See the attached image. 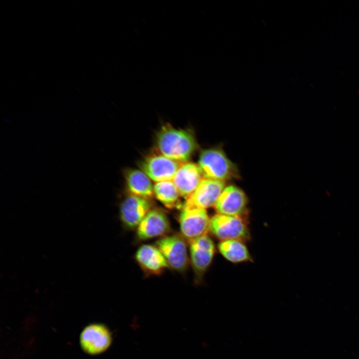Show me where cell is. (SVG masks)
<instances>
[{
	"mask_svg": "<svg viewBox=\"0 0 359 359\" xmlns=\"http://www.w3.org/2000/svg\"><path fill=\"white\" fill-rule=\"evenodd\" d=\"M80 342L81 348L87 354H99L107 350L111 345V333L104 325L90 324L82 332Z\"/></svg>",
	"mask_w": 359,
	"mask_h": 359,
	"instance_id": "obj_12",
	"label": "cell"
},
{
	"mask_svg": "<svg viewBox=\"0 0 359 359\" xmlns=\"http://www.w3.org/2000/svg\"><path fill=\"white\" fill-rule=\"evenodd\" d=\"M152 209L148 199L130 194L121 203L120 220L125 228L133 230Z\"/></svg>",
	"mask_w": 359,
	"mask_h": 359,
	"instance_id": "obj_8",
	"label": "cell"
},
{
	"mask_svg": "<svg viewBox=\"0 0 359 359\" xmlns=\"http://www.w3.org/2000/svg\"><path fill=\"white\" fill-rule=\"evenodd\" d=\"M154 194L157 199L169 208L179 205L180 193L173 180L156 182L154 185Z\"/></svg>",
	"mask_w": 359,
	"mask_h": 359,
	"instance_id": "obj_17",
	"label": "cell"
},
{
	"mask_svg": "<svg viewBox=\"0 0 359 359\" xmlns=\"http://www.w3.org/2000/svg\"><path fill=\"white\" fill-rule=\"evenodd\" d=\"M217 249L222 256L233 263L251 261L252 258L243 241L229 240L220 241Z\"/></svg>",
	"mask_w": 359,
	"mask_h": 359,
	"instance_id": "obj_16",
	"label": "cell"
},
{
	"mask_svg": "<svg viewBox=\"0 0 359 359\" xmlns=\"http://www.w3.org/2000/svg\"><path fill=\"white\" fill-rule=\"evenodd\" d=\"M225 187V182L203 179L194 192L187 198L183 207L206 209L214 206Z\"/></svg>",
	"mask_w": 359,
	"mask_h": 359,
	"instance_id": "obj_9",
	"label": "cell"
},
{
	"mask_svg": "<svg viewBox=\"0 0 359 359\" xmlns=\"http://www.w3.org/2000/svg\"><path fill=\"white\" fill-rule=\"evenodd\" d=\"M136 261L147 276L160 275L169 267L160 250L154 245L143 244L136 251Z\"/></svg>",
	"mask_w": 359,
	"mask_h": 359,
	"instance_id": "obj_13",
	"label": "cell"
},
{
	"mask_svg": "<svg viewBox=\"0 0 359 359\" xmlns=\"http://www.w3.org/2000/svg\"><path fill=\"white\" fill-rule=\"evenodd\" d=\"M156 143L161 154L182 163L188 160L196 147L190 132L168 126L160 130Z\"/></svg>",
	"mask_w": 359,
	"mask_h": 359,
	"instance_id": "obj_1",
	"label": "cell"
},
{
	"mask_svg": "<svg viewBox=\"0 0 359 359\" xmlns=\"http://www.w3.org/2000/svg\"><path fill=\"white\" fill-rule=\"evenodd\" d=\"M126 183L131 194L147 199L154 194V186L151 179L143 171L132 169L125 175Z\"/></svg>",
	"mask_w": 359,
	"mask_h": 359,
	"instance_id": "obj_15",
	"label": "cell"
},
{
	"mask_svg": "<svg viewBox=\"0 0 359 359\" xmlns=\"http://www.w3.org/2000/svg\"><path fill=\"white\" fill-rule=\"evenodd\" d=\"M247 205L248 198L244 192L235 185H230L225 187L214 207L217 213L246 218Z\"/></svg>",
	"mask_w": 359,
	"mask_h": 359,
	"instance_id": "obj_7",
	"label": "cell"
},
{
	"mask_svg": "<svg viewBox=\"0 0 359 359\" xmlns=\"http://www.w3.org/2000/svg\"><path fill=\"white\" fill-rule=\"evenodd\" d=\"M190 261L196 283H200L210 266L216 251L213 241L206 234L188 241Z\"/></svg>",
	"mask_w": 359,
	"mask_h": 359,
	"instance_id": "obj_5",
	"label": "cell"
},
{
	"mask_svg": "<svg viewBox=\"0 0 359 359\" xmlns=\"http://www.w3.org/2000/svg\"><path fill=\"white\" fill-rule=\"evenodd\" d=\"M171 224L166 214L159 209H152L136 228L139 241L164 237L170 233Z\"/></svg>",
	"mask_w": 359,
	"mask_h": 359,
	"instance_id": "obj_10",
	"label": "cell"
},
{
	"mask_svg": "<svg viewBox=\"0 0 359 359\" xmlns=\"http://www.w3.org/2000/svg\"><path fill=\"white\" fill-rule=\"evenodd\" d=\"M181 164L162 154L152 155L143 161L141 168L151 180L157 182L172 180Z\"/></svg>",
	"mask_w": 359,
	"mask_h": 359,
	"instance_id": "obj_11",
	"label": "cell"
},
{
	"mask_svg": "<svg viewBox=\"0 0 359 359\" xmlns=\"http://www.w3.org/2000/svg\"><path fill=\"white\" fill-rule=\"evenodd\" d=\"M209 231L220 241L237 240L243 242L251 235L246 218L217 213L210 218Z\"/></svg>",
	"mask_w": 359,
	"mask_h": 359,
	"instance_id": "obj_3",
	"label": "cell"
},
{
	"mask_svg": "<svg viewBox=\"0 0 359 359\" xmlns=\"http://www.w3.org/2000/svg\"><path fill=\"white\" fill-rule=\"evenodd\" d=\"M181 235L188 241L207 234L210 218L205 209L183 207L179 218Z\"/></svg>",
	"mask_w": 359,
	"mask_h": 359,
	"instance_id": "obj_6",
	"label": "cell"
},
{
	"mask_svg": "<svg viewBox=\"0 0 359 359\" xmlns=\"http://www.w3.org/2000/svg\"><path fill=\"white\" fill-rule=\"evenodd\" d=\"M198 166L204 179L225 182L239 176L235 165L219 148L203 150L199 156Z\"/></svg>",
	"mask_w": 359,
	"mask_h": 359,
	"instance_id": "obj_2",
	"label": "cell"
},
{
	"mask_svg": "<svg viewBox=\"0 0 359 359\" xmlns=\"http://www.w3.org/2000/svg\"><path fill=\"white\" fill-rule=\"evenodd\" d=\"M203 178L198 165L185 162L180 166L172 180L180 195L186 198L194 192Z\"/></svg>",
	"mask_w": 359,
	"mask_h": 359,
	"instance_id": "obj_14",
	"label": "cell"
},
{
	"mask_svg": "<svg viewBox=\"0 0 359 359\" xmlns=\"http://www.w3.org/2000/svg\"><path fill=\"white\" fill-rule=\"evenodd\" d=\"M184 238L178 234L168 235L160 238L155 245L165 257L169 267L181 273L186 271L189 261Z\"/></svg>",
	"mask_w": 359,
	"mask_h": 359,
	"instance_id": "obj_4",
	"label": "cell"
}]
</instances>
